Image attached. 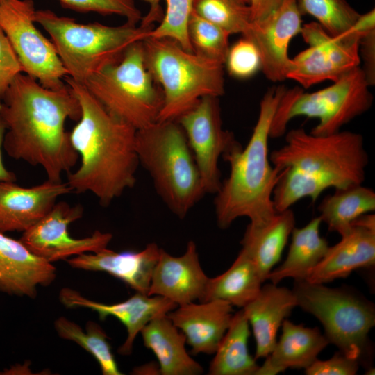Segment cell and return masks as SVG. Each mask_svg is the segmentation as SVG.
Returning a JSON list of instances; mask_svg holds the SVG:
<instances>
[{
  "instance_id": "6da1fadb",
  "label": "cell",
  "mask_w": 375,
  "mask_h": 375,
  "mask_svg": "<svg viewBox=\"0 0 375 375\" xmlns=\"http://www.w3.org/2000/svg\"><path fill=\"white\" fill-rule=\"evenodd\" d=\"M81 116L80 103L68 85L50 89L21 73L0 101L3 149L15 160L42 167L47 180L62 181V173H69L79 158L65 122Z\"/></svg>"
},
{
  "instance_id": "7a4b0ae2",
  "label": "cell",
  "mask_w": 375,
  "mask_h": 375,
  "mask_svg": "<svg viewBox=\"0 0 375 375\" xmlns=\"http://www.w3.org/2000/svg\"><path fill=\"white\" fill-rule=\"evenodd\" d=\"M269 160L282 171L272 194L276 212L303 198L315 202L331 188L362 184L369 163L361 134L339 131L316 135L303 128L288 131L285 144L269 153Z\"/></svg>"
},
{
  "instance_id": "3957f363",
  "label": "cell",
  "mask_w": 375,
  "mask_h": 375,
  "mask_svg": "<svg viewBox=\"0 0 375 375\" xmlns=\"http://www.w3.org/2000/svg\"><path fill=\"white\" fill-rule=\"evenodd\" d=\"M64 81L81 108V118L69 132L81 165L68 173L67 183L72 192H91L101 205L108 206L136 183L137 130L109 112L84 85L68 76Z\"/></svg>"
},
{
  "instance_id": "277c9868",
  "label": "cell",
  "mask_w": 375,
  "mask_h": 375,
  "mask_svg": "<svg viewBox=\"0 0 375 375\" xmlns=\"http://www.w3.org/2000/svg\"><path fill=\"white\" fill-rule=\"evenodd\" d=\"M285 89L278 85L265 93L246 147L240 144L222 156L230 165V173L214 200L216 221L221 229L228 228L242 217L249 219V227L260 228L277 212L272 194L282 171L270 162L269 139L272 122Z\"/></svg>"
},
{
  "instance_id": "5b68a950",
  "label": "cell",
  "mask_w": 375,
  "mask_h": 375,
  "mask_svg": "<svg viewBox=\"0 0 375 375\" xmlns=\"http://www.w3.org/2000/svg\"><path fill=\"white\" fill-rule=\"evenodd\" d=\"M135 149L158 194L183 219L206 193L182 127L176 120H167L137 130Z\"/></svg>"
},
{
  "instance_id": "8992f818",
  "label": "cell",
  "mask_w": 375,
  "mask_h": 375,
  "mask_svg": "<svg viewBox=\"0 0 375 375\" xmlns=\"http://www.w3.org/2000/svg\"><path fill=\"white\" fill-rule=\"evenodd\" d=\"M142 43L145 65L163 94L158 122L176 120L202 97L224 94L223 63L169 38H147Z\"/></svg>"
},
{
  "instance_id": "52a82bcc",
  "label": "cell",
  "mask_w": 375,
  "mask_h": 375,
  "mask_svg": "<svg viewBox=\"0 0 375 375\" xmlns=\"http://www.w3.org/2000/svg\"><path fill=\"white\" fill-rule=\"evenodd\" d=\"M35 23L48 33L68 76L83 84L105 66L118 62L127 49L152 28L126 22L117 26L77 23L50 10H38Z\"/></svg>"
},
{
  "instance_id": "ba28073f",
  "label": "cell",
  "mask_w": 375,
  "mask_h": 375,
  "mask_svg": "<svg viewBox=\"0 0 375 375\" xmlns=\"http://www.w3.org/2000/svg\"><path fill=\"white\" fill-rule=\"evenodd\" d=\"M144 62L142 41L83 85L112 115L140 130L158 122L163 94Z\"/></svg>"
},
{
  "instance_id": "9c48e42d",
  "label": "cell",
  "mask_w": 375,
  "mask_h": 375,
  "mask_svg": "<svg viewBox=\"0 0 375 375\" xmlns=\"http://www.w3.org/2000/svg\"><path fill=\"white\" fill-rule=\"evenodd\" d=\"M362 68H354L324 89L305 92L299 87L285 89L273 117L269 136L285 133L292 119L298 116L317 118L310 132L316 135L335 133L344 124L367 112L373 96Z\"/></svg>"
},
{
  "instance_id": "30bf717a",
  "label": "cell",
  "mask_w": 375,
  "mask_h": 375,
  "mask_svg": "<svg viewBox=\"0 0 375 375\" xmlns=\"http://www.w3.org/2000/svg\"><path fill=\"white\" fill-rule=\"evenodd\" d=\"M292 290L297 306L321 322L329 343L360 364H367L371 353L368 334L375 325L372 302L349 290L306 280H294Z\"/></svg>"
},
{
  "instance_id": "8fae6325",
  "label": "cell",
  "mask_w": 375,
  "mask_h": 375,
  "mask_svg": "<svg viewBox=\"0 0 375 375\" xmlns=\"http://www.w3.org/2000/svg\"><path fill=\"white\" fill-rule=\"evenodd\" d=\"M33 0H0V27L14 49L23 73L42 85L59 89L68 73L53 44L35 25Z\"/></svg>"
},
{
  "instance_id": "7c38bea8",
  "label": "cell",
  "mask_w": 375,
  "mask_h": 375,
  "mask_svg": "<svg viewBox=\"0 0 375 375\" xmlns=\"http://www.w3.org/2000/svg\"><path fill=\"white\" fill-rule=\"evenodd\" d=\"M300 33L308 48L290 58L287 78L309 88L359 67L358 38H333L315 22L302 25Z\"/></svg>"
},
{
  "instance_id": "4fadbf2b",
  "label": "cell",
  "mask_w": 375,
  "mask_h": 375,
  "mask_svg": "<svg viewBox=\"0 0 375 375\" xmlns=\"http://www.w3.org/2000/svg\"><path fill=\"white\" fill-rule=\"evenodd\" d=\"M176 121L186 135L205 193L215 194L222 182L220 158L240 145L232 132L223 128L218 97H202Z\"/></svg>"
},
{
  "instance_id": "5bb4252c",
  "label": "cell",
  "mask_w": 375,
  "mask_h": 375,
  "mask_svg": "<svg viewBox=\"0 0 375 375\" xmlns=\"http://www.w3.org/2000/svg\"><path fill=\"white\" fill-rule=\"evenodd\" d=\"M83 214L81 205L56 202L40 221L23 232L19 240L33 253L51 263L107 248L112 238L110 233L95 231L84 238L70 236L69 224L81 218Z\"/></svg>"
},
{
  "instance_id": "9a60e30c",
  "label": "cell",
  "mask_w": 375,
  "mask_h": 375,
  "mask_svg": "<svg viewBox=\"0 0 375 375\" xmlns=\"http://www.w3.org/2000/svg\"><path fill=\"white\" fill-rule=\"evenodd\" d=\"M302 28L301 12L297 0H285L271 15L251 22L243 37L257 47L265 77L278 82L287 78L290 61L288 48L292 39Z\"/></svg>"
},
{
  "instance_id": "2e32d148",
  "label": "cell",
  "mask_w": 375,
  "mask_h": 375,
  "mask_svg": "<svg viewBox=\"0 0 375 375\" xmlns=\"http://www.w3.org/2000/svg\"><path fill=\"white\" fill-rule=\"evenodd\" d=\"M341 240L329 247L306 281L324 284L346 278L353 271L375 264V215L364 214L356 219Z\"/></svg>"
},
{
  "instance_id": "e0dca14e",
  "label": "cell",
  "mask_w": 375,
  "mask_h": 375,
  "mask_svg": "<svg viewBox=\"0 0 375 375\" xmlns=\"http://www.w3.org/2000/svg\"><path fill=\"white\" fill-rule=\"evenodd\" d=\"M59 300L69 308H85L95 311L101 320L108 316L119 319L127 331L125 342L117 350L123 356L131 354L137 335L151 320L160 315H167L177 307L176 303L163 297L149 296L138 292L122 302L106 304L90 300L69 288L60 290Z\"/></svg>"
},
{
  "instance_id": "ac0fdd59",
  "label": "cell",
  "mask_w": 375,
  "mask_h": 375,
  "mask_svg": "<svg viewBox=\"0 0 375 375\" xmlns=\"http://www.w3.org/2000/svg\"><path fill=\"white\" fill-rule=\"evenodd\" d=\"M208 277L203 271L197 247L189 241L185 253L173 256L160 248L147 295L161 296L178 306L203 299Z\"/></svg>"
},
{
  "instance_id": "d6986e66",
  "label": "cell",
  "mask_w": 375,
  "mask_h": 375,
  "mask_svg": "<svg viewBox=\"0 0 375 375\" xmlns=\"http://www.w3.org/2000/svg\"><path fill=\"white\" fill-rule=\"evenodd\" d=\"M0 181V232H24L40 221L57 199L72 192L67 182L49 180L32 187Z\"/></svg>"
},
{
  "instance_id": "ffe728a7",
  "label": "cell",
  "mask_w": 375,
  "mask_h": 375,
  "mask_svg": "<svg viewBox=\"0 0 375 375\" xmlns=\"http://www.w3.org/2000/svg\"><path fill=\"white\" fill-rule=\"evenodd\" d=\"M185 336L191 353L214 354L228 328L233 316V306L214 299L178 306L167 314Z\"/></svg>"
},
{
  "instance_id": "44dd1931",
  "label": "cell",
  "mask_w": 375,
  "mask_h": 375,
  "mask_svg": "<svg viewBox=\"0 0 375 375\" xmlns=\"http://www.w3.org/2000/svg\"><path fill=\"white\" fill-rule=\"evenodd\" d=\"M52 263L33 253L19 240L0 232V292L35 298L38 286H47L56 276Z\"/></svg>"
},
{
  "instance_id": "7402d4cb",
  "label": "cell",
  "mask_w": 375,
  "mask_h": 375,
  "mask_svg": "<svg viewBox=\"0 0 375 375\" xmlns=\"http://www.w3.org/2000/svg\"><path fill=\"white\" fill-rule=\"evenodd\" d=\"M160 250V248L153 242L140 251L115 252L105 248L97 252L84 253L67 260L73 268L106 272L136 292L147 294Z\"/></svg>"
},
{
  "instance_id": "603a6c76",
  "label": "cell",
  "mask_w": 375,
  "mask_h": 375,
  "mask_svg": "<svg viewBox=\"0 0 375 375\" xmlns=\"http://www.w3.org/2000/svg\"><path fill=\"white\" fill-rule=\"evenodd\" d=\"M296 306L292 290L271 283L262 286L256 297L242 308L255 338L256 360L272 352L279 328Z\"/></svg>"
},
{
  "instance_id": "cb8c5ba5",
  "label": "cell",
  "mask_w": 375,
  "mask_h": 375,
  "mask_svg": "<svg viewBox=\"0 0 375 375\" xmlns=\"http://www.w3.org/2000/svg\"><path fill=\"white\" fill-rule=\"evenodd\" d=\"M282 334L256 375H275L288 368H307L329 344L317 328L305 327L285 319Z\"/></svg>"
},
{
  "instance_id": "d4e9b609",
  "label": "cell",
  "mask_w": 375,
  "mask_h": 375,
  "mask_svg": "<svg viewBox=\"0 0 375 375\" xmlns=\"http://www.w3.org/2000/svg\"><path fill=\"white\" fill-rule=\"evenodd\" d=\"M144 345L151 350L162 375H198L202 366L188 353L185 335L167 315L151 320L140 331Z\"/></svg>"
},
{
  "instance_id": "484cf974",
  "label": "cell",
  "mask_w": 375,
  "mask_h": 375,
  "mask_svg": "<svg viewBox=\"0 0 375 375\" xmlns=\"http://www.w3.org/2000/svg\"><path fill=\"white\" fill-rule=\"evenodd\" d=\"M294 227L295 215L291 208L277 212L262 228H252L247 226L240 242L242 249L253 260L264 281L280 260Z\"/></svg>"
},
{
  "instance_id": "4316f807",
  "label": "cell",
  "mask_w": 375,
  "mask_h": 375,
  "mask_svg": "<svg viewBox=\"0 0 375 375\" xmlns=\"http://www.w3.org/2000/svg\"><path fill=\"white\" fill-rule=\"evenodd\" d=\"M321 223L318 216L304 226L293 228L286 258L280 266L268 274L266 280L274 284H278L286 278L306 280L330 247L327 240L319 234Z\"/></svg>"
},
{
  "instance_id": "83f0119b",
  "label": "cell",
  "mask_w": 375,
  "mask_h": 375,
  "mask_svg": "<svg viewBox=\"0 0 375 375\" xmlns=\"http://www.w3.org/2000/svg\"><path fill=\"white\" fill-rule=\"evenodd\" d=\"M263 282L253 260L241 249L226 271L209 278L201 302L219 299L243 308L256 297Z\"/></svg>"
},
{
  "instance_id": "f1b7e54d",
  "label": "cell",
  "mask_w": 375,
  "mask_h": 375,
  "mask_svg": "<svg viewBox=\"0 0 375 375\" xmlns=\"http://www.w3.org/2000/svg\"><path fill=\"white\" fill-rule=\"evenodd\" d=\"M249 323L242 308L233 314L231 324L211 360L210 375H256L259 365L249 353Z\"/></svg>"
},
{
  "instance_id": "f546056e",
  "label": "cell",
  "mask_w": 375,
  "mask_h": 375,
  "mask_svg": "<svg viewBox=\"0 0 375 375\" xmlns=\"http://www.w3.org/2000/svg\"><path fill=\"white\" fill-rule=\"evenodd\" d=\"M375 210V192L362 184L336 189L318 206L319 217L330 231L340 235L349 230L360 216Z\"/></svg>"
},
{
  "instance_id": "4dcf8cb0",
  "label": "cell",
  "mask_w": 375,
  "mask_h": 375,
  "mask_svg": "<svg viewBox=\"0 0 375 375\" xmlns=\"http://www.w3.org/2000/svg\"><path fill=\"white\" fill-rule=\"evenodd\" d=\"M54 327L60 338L76 342L93 356L103 375L123 374L112 352L108 337L99 324L89 321L84 331L76 323L60 317L55 321Z\"/></svg>"
},
{
  "instance_id": "1f68e13d",
  "label": "cell",
  "mask_w": 375,
  "mask_h": 375,
  "mask_svg": "<svg viewBox=\"0 0 375 375\" xmlns=\"http://www.w3.org/2000/svg\"><path fill=\"white\" fill-rule=\"evenodd\" d=\"M297 3L301 14L315 17L332 37L358 38L351 30L360 14L346 0H297Z\"/></svg>"
},
{
  "instance_id": "d6a6232c",
  "label": "cell",
  "mask_w": 375,
  "mask_h": 375,
  "mask_svg": "<svg viewBox=\"0 0 375 375\" xmlns=\"http://www.w3.org/2000/svg\"><path fill=\"white\" fill-rule=\"evenodd\" d=\"M193 10L231 35H244L251 24L249 6L238 0H194Z\"/></svg>"
},
{
  "instance_id": "836d02e7",
  "label": "cell",
  "mask_w": 375,
  "mask_h": 375,
  "mask_svg": "<svg viewBox=\"0 0 375 375\" xmlns=\"http://www.w3.org/2000/svg\"><path fill=\"white\" fill-rule=\"evenodd\" d=\"M188 34L194 53L224 65L230 48L229 33L193 10L189 20Z\"/></svg>"
},
{
  "instance_id": "e575fe53",
  "label": "cell",
  "mask_w": 375,
  "mask_h": 375,
  "mask_svg": "<svg viewBox=\"0 0 375 375\" xmlns=\"http://www.w3.org/2000/svg\"><path fill=\"white\" fill-rule=\"evenodd\" d=\"M165 1L167 10L164 17L159 26L147 33L145 38H169L185 50L194 52L188 34V24L194 0Z\"/></svg>"
},
{
  "instance_id": "d590c367",
  "label": "cell",
  "mask_w": 375,
  "mask_h": 375,
  "mask_svg": "<svg viewBox=\"0 0 375 375\" xmlns=\"http://www.w3.org/2000/svg\"><path fill=\"white\" fill-rule=\"evenodd\" d=\"M67 9L79 12H97L103 15H117L126 22L137 24L142 18L133 0H58Z\"/></svg>"
},
{
  "instance_id": "8d00e7d4",
  "label": "cell",
  "mask_w": 375,
  "mask_h": 375,
  "mask_svg": "<svg viewBox=\"0 0 375 375\" xmlns=\"http://www.w3.org/2000/svg\"><path fill=\"white\" fill-rule=\"evenodd\" d=\"M224 64L230 75L238 78H249L261 68L257 47L244 37L229 48Z\"/></svg>"
},
{
  "instance_id": "74e56055",
  "label": "cell",
  "mask_w": 375,
  "mask_h": 375,
  "mask_svg": "<svg viewBox=\"0 0 375 375\" xmlns=\"http://www.w3.org/2000/svg\"><path fill=\"white\" fill-rule=\"evenodd\" d=\"M22 66L6 34L0 27V101Z\"/></svg>"
},
{
  "instance_id": "f35d334b",
  "label": "cell",
  "mask_w": 375,
  "mask_h": 375,
  "mask_svg": "<svg viewBox=\"0 0 375 375\" xmlns=\"http://www.w3.org/2000/svg\"><path fill=\"white\" fill-rule=\"evenodd\" d=\"M360 363L339 351L330 359H317L305 369L307 375H354L357 374Z\"/></svg>"
},
{
  "instance_id": "ab89813d",
  "label": "cell",
  "mask_w": 375,
  "mask_h": 375,
  "mask_svg": "<svg viewBox=\"0 0 375 375\" xmlns=\"http://www.w3.org/2000/svg\"><path fill=\"white\" fill-rule=\"evenodd\" d=\"M360 53H361L364 64L362 69L369 85L371 87L375 84V31L360 39Z\"/></svg>"
},
{
  "instance_id": "60d3db41",
  "label": "cell",
  "mask_w": 375,
  "mask_h": 375,
  "mask_svg": "<svg viewBox=\"0 0 375 375\" xmlns=\"http://www.w3.org/2000/svg\"><path fill=\"white\" fill-rule=\"evenodd\" d=\"M285 0H249L251 22H259L274 12Z\"/></svg>"
},
{
  "instance_id": "b9f144b4",
  "label": "cell",
  "mask_w": 375,
  "mask_h": 375,
  "mask_svg": "<svg viewBox=\"0 0 375 375\" xmlns=\"http://www.w3.org/2000/svg\"><path fill=\"white\" fill-rule=\"evenodd\" d=\"M374 31L375 10L373 8L363 15H360L353 25L351 32L360 39L362 37Z\"/></svg>"
},
{
  "instance_id": "7bdbcfd3",
  "label": "cell",
  "mask_w": 375,
  "mask_h": 375,
  "mask_svg": "<svg viewBox=\"0 0 375 375\" xmlns=\"http://www.w3.org/2000/svg\"><path fill=\"white\" fill-rule=\"evenodd\" d=\"M150 4L148 14L142 18L140 25L144 27H152L155 22L162 19V10L158 0H144Z\"/></svg>"
},
{
  "instance_id": "ee69618b",
  "label": "cell",
  "mask_w": 375,
  "mask_h": 375,
  "mask_svg": "<svg viewBox=\"0 0 375 375\" xmlns=\"http://www.w3.org/2000/svg\"><path fill=\"white\" fill-rule=\"evenodd\" d=\"M6 132V128L0 120V181H15V174L7 169L3 164L2 158L3 141Z\"/></svg>"
},
{
  "instance_id": "f6af8a7d",
  "label": "cell",
  "mask_w": 375,
  "mask_h": 375,
  "mask_svg": "<svg viewBox=\"0 0 375 375\" xmlns=\"http://www.w3.org/2000/svg\"><path fill=\"white\" fill-rule=\"evenodd\" d=\"M240 2L242 3H244V4H249V0H238Z\"/></svg>"
}]
</instances>
